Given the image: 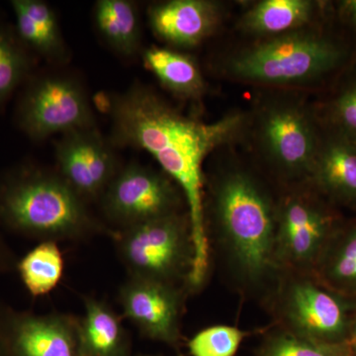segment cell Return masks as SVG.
<instances>
[{
	"mask_svg": "<svg viewBox=\"0 0 356 356\" xmlns=\"http://www.w3.org/2000/svg\"><path fill=\"white\" fill-rule=\"evenodd\" d=\"M110 118L108 139L115 147L143 149L161 165L184 193L191 218L194 264L189 289L197 294L211 273L209 247L203 216L204 168L219 147L236 145L245 111H233L214 122L185 114L143 83L103 98Z\"/></svg>",
	"mask_w": 356,
	"mask_h": 356,
	"instance_id": "cell-1",
	"label": "cell"
},
{
	"mask_svg": "<svg viewBox=\"0 0 356 356\" xmlns=\"http://www.w3.org/2000/svg\"><path fill=\"white\" fill-rule=\"evenodd\" d=\"M278 188L238 145L204 168L203 216L211 269L245 302L261 305L280 273L275 261Z\"/></svg>",
	"mask_w": 356,
	"mask_h": 356,
	"instance_id": "cell-2",
	"label": "cell"
},
{
	"mask_svg": "<svg viewBox=\"0 0 356 356\" xmlns=\"http://www.w3.org/2000/svg\"><path fill=\"white\" fill-rule=\"evenodd\" d=\"M356 58V42L321 21L270 38L245 40L215 60L218 76L261 89L322 91Z\"/></svg>",
	"mask_w": 356,
	"mask_h": 356,
	"instance_id": "cell-3",
	"label": "cell"
},
{
	"mask_svg": "<svg viewBox=\"0 0 356 356\" xmlns=\"http://www.w3.org/2000/svg\"><path fill=\"white\" fill-rule=\"evenodd\" d=\"M238 146L277 188L309 181L321 128L309 93L264 89L245 111Z\"/></svg>",
	"mask_w": 356,
	"mask_h": 356,
	"instance_id": "cell-4",
	"label": "cell"
},
{
	"mask_svg": "<svg viewBox=\"0 0 356 356\" xmlns=\"http://www.w3.org/2000/svg\"><path fill=\"white\" fill-rule=\"evenodd\" d=\"M0 227L40 243L83 240L106 231L56 170L32 163L0 173Z\"/></svg>",
	"mask_w": 356,
	"mask_h": 356,
	"instance_id": "cell-5",
	"label": "cell"
},
{
	"mask_svg": "<svg viewBox=\"0 0 356 356\" xmlns=\"http://www.w3.org/2000/svg\"><path fill=\"white\" fill-rule=\"evenodd\" d=\"M261 306L273 327L293 336L320 343H350L356 300L332 291L314 274L281 270Z\"/></svg>",
	"mask_w": 356,
	"mask_h": 356,
	"instance_id": "cell-6",
	"label": "cell"
},
{
	"mask_svg": "<svg viewBox=\"0 0 356 356\" xmlns=\"http://www.w3.org/2000/svg\"><path fill=\"white\" fill-rule=\"evenodd\" d=\"M346 217L309 181L278 188L275 233L278 268L314 274Z\"/></svg>",
	"mask_w": 356,
	"mask_h": 356,
	"instance_id": "cell-7",
	"label": "cell"
},
{
	"mask_svg": "<svg viewBox=\"0 0 356 356\" xmlns=\"http://www.w3.org/2000/svg\"><path fill=\"white\" fill-rule=\"evenodd\" d=\"M113 236L129 276L189 289L194 245L187 211L120 229Z\"/></svg>",
	"mask_w": 356,
	"mask_h": 356,
	"instance_id": "cell-8",
	"label": "cell"
},
{
	"mask_svg": "<svg viewBox=\"0 0 356 356\" xmlns=\"http://www.w3.org/2000/svg\"><path fill=\"white\" fill-rule=\"evenodd\" d=\"M14 123L35 143L96 127L95 113L83 81L63 70L34 72L19 90Z\"/></svg>",
	"mask_w": 356,
	"mask_h": 356,
	"instance_id": "cell-9",
	"label": "cell"
},
{
	"mask_svg": "<svg viewBox=\"0 0 356 356\" xmlns=\"http://www.w3.org/2000/svg\"><path fill=\"white\" fill-rule=\"evenodd\" d=\"M98 201L118 231L187 211L184 193L172 178L139 163L121 166Z\"/></svg>",
	"mask_w": 356,
	"mask_h": 356,
	"instance_id": "cell-10",
	"label": "cell"
},
{
	"mask_svg": "<svg viewBox=\"0 0 356 356\" xmlns=\"http://www.w3.org/2000/svg\"><path fill=\"white\" fill-rule=\"evenodd\" d=\"M188 288L129 276L119 288L123 317L143 336L177 348L182 341V318Z\"/></svg>",
	"mask_w": 356,
	"mask_h": 356,
	"instance_id": "cell-11",
	"label": "cell"
},
{
	"mask_svg": "<svg viewBox=\"0 0 356 356\" xmlns=\"http://www.w3.org/2000/svg\"><path fill=\"white\" fill-rule=\"evenodd\" d=\"M115 149L97 127L72 131L55 142V170L86 202L98 201L121 168Z\"/></svg>",
	"mask_w": 356,
	"mask_h": 356,
	"instance_id": "cell-12",
	"label": "cell"
},
{
	"mask_svg": "<svg viewBox=\"0 0 356 356\" xmlns=\"http://www.w3.org/2000/svg\"><path fill=\"white\" fill-rule=\"evenodd\" d=\"M0 341L14 356H81L79 318L0 306Z\"/></svg>",
	"mask_w": 356,
	"mask_h": 356,
	"instance_id": "cell-13",
	"label": "cell"
},
{
	"mask_svg": "<svg viewBox=\"0 0 356 356\" xmlns=\"http://www.w3.org/2000/svg\"><path fill=\"white\" fill-rule=\"evenodd\" d=\"M147 22L156 38L175 50L200 46L222 28L227 9L214 0H168L149 4Z\"/></svg>",
	"mask_w": 356,
	"mask_h": 356,
	"instance_id": "cell-14",
	"label": "cell"
},
{
	"mask_svg": "<svg viewBox=\"0 0 356 356\" xmlns=\"http://www.w3.org/2000/svg\"><path fill=\"white\" fill-rule=\"evenodd\" d=\"M321 128L309 182L339 209L356 215V142Z\"/></svg>",
	"mask_w": 356,
	"mask_h": 356,
	"instance_id": "cell-15",
	"label": "cell"
},
{
	"mask_svg": "<svg viewBox=\"0 0 356 356\" xmlns=\"http://www.w3.org/2000/svg\"><path fill=\"white\" fill-rule=\"evenodd\" d=\"M331 2L316 0H261L236 20V30L245 40L270 38L327 19Z\"/></svg>",
	"mask_w": 356,
	"mask_h": 356,
	"instance_id": "cell-16",
	"label": "cell"
},
{
	"mask_svg": "<svg viewBox=\"0 0 356 356\" xmlns=\"http://www.w3.org/2000/svg\"><path fill=\"white\" fill-rule=\"evenodd\" d=\"M10 6L16 34L33 55L60 67L69 62V47L51 4L43 0H13Z\"/></svg>",
	"mask_w": 356,
	"mask_h": 356,
	"instance_id": "cell-17",
	"label": "cell"
},
{
	"mask_svg": "<svg viewBox=\"0 0 356 356\" xmlns=\"http://www.w3.org/2000/svg\"><path fill=\"white\" fill-rule=\"evenodd\" d=\"M140 57L161 86L178 99L198 103L207 93L202 70L191 54L153 46L143 49Z\"/></svg>",
	"mask_w": 356,
	"mask_h": 356,
	"instance_id": "cell-18",
	"label": "cell"
},
{
	"mask_svg": "<svg viewBox=\"0 0 356 356\" xmlns=\"http://www.w3.org/2000/svg\"><path fill=\"white\" fill-rule=\"evenodd\" d=\"M79 318L81 356H126L127 337L120 316L102 300L83 298Z\"/></svg>",
	"mask_w": 356,
	"mask_h": 356,
	"instance_id": "cell-19",
	"label": "cell"
},
{
	"mask_svg": "<svg viewBox=\"0 0 356 356\" xmlns=\"http://www.w3.org/2000/svg\"><path fill=\"white\" fill-rule=\"evenodd\" d=\"M96 31L102 41L122 58L142 53L139 9L130 0H98L93 10Z\"/></svg>",
	"mask_w": 356,
	"mask_h": 356,
	"instance_id": "cell-20",
	"label": "cell"
},
{
	"mask_svg": "<svg viewBox=\"0 0 356 356\" xmlns=\"http://www.w3.org/2000/svg\"><path fill=\"white\" fill-rule=\"evenodd\" d=\"M314 275L337 294L356 300V215H350L321 257Z\"/></svg>",
	"mask_w": 356,
	"mask_h": 356,
	"instance_id": "cell-21",
	"label": "cell"
},
{
	"mask_svg": "<svg viewBox=\"0 0 356 356\" xmlns=\"http://www.w3.org/2000/svg\"><path fill=\"white\" fill-rule=\"evenodd\" d=\"M321 125L356 142V58L314 100Z\"/></svg>",
	"mask_w": 356,
	"mask_h": 356,
	"instance_id": "cell-22",
	"label": "cell"
},
{
	"mask_svg": "<svg viewBox=\"0 0 356 356\" xmlns=\"http://www.w3.org/2000/svg\"><path fill=\"white\" fill-rule=\"evenodd\" d=\"M36 58L14 27L0 22V108L34 74Z\"/></svg>",
	"mask_w": 356,
	"mask_h": 356,
	"instance_id": "cell-23",
	"label": "cell"
},
{
	"mask_svg": "<svg viewBox=\"0 0 356 356\" xmlns=\"http://www.w3.org/2000/svg\"><path fill=\"white\" fill-rule=\"evenodd\" d=\"M65 261L56 242H41L18 261L16 270L33 297L44 296L58 286Z\"/></svg>",
	"mask_w": 356,
	"mask_h": 356,
	"instance_id": "cell-24",
	"label": "cell"
},
{
	"mask_svg": "<svg viewBox=\"0 0 356 356\" xmlns=\"http://www.w3.org/2000/svg\"><path fill=\"white\" fill-rule=\"evenodd\" d=\"M254 356H355L350 343H327L293 336L266 325Z\"/></svg>",
	"mask_w": 356,
	"mask_h": 356,
	"instance_id": "cell-25",
	"label": "cell"
},
{
	"mask_svg": "<svg viewBox=\"0 0 356 356\" xmlns=\"http://www.w3.org/2000/svg\"><path fill=\"white\" fill-rule=\"evenodd\" d=\"M266 327L245 331L238 327L216 325L198 332L187 343L191 356H236L241 344L252 334H261Z\"/></svg>",
	"mask_w": 356,
	"mask_h": 356,
	"instance_id": "cell-26",
	"label": "cell"
},
{
	"mask_svg": "<svg viewBox=\"0 0 356 356\" xmlns=\"http://www.w3.org/2000/svg\"><path fill=\"white\" fill-rule=\"evenodd\" d=\"M334 22L356 42V0L331 2Z\"/></svg>",
	"mask_w": 356,
	"mask_h": 356,
	"instance_id": "cell-27",
	"label": "cell"
},
{
	"mask_svg": "<svg viewBox=\"0 0 356 356\" xmlns=\"http://www.w3.org/2000/svg\"><path fill=\"white\" fill-rule=\"evenodd\" d=\"M17 262V259H16L13 250L8 247L6 241L0 236V274L16 270Z\"/></svg>",
	"mask_w": 356,
	"mask_h": 356,
	"instance_id": "cell-28",
	"label": "cell"
},
{
	"mask_svg": "<svg viewBox=\"0 0 356 356\" xmlns=\"http://www.w3.org/2000/svg\"><path fill=\"white\" fill-rule=\"evenodd\" d=\"M350 343L356 344V313L353 318V325H351Z\"/></svg>",
	"mask_w": 356,
	"mask_h": 356,
	"instance_id": "cell-29",
	"label": "cell"
},
{
	"mask_svg": "<svg viewBox=\"0 0 356 356\" xmlns=\"http://www.w3.org/2000/svg\"><path fill=\"white\" fill-rule=\"evenodd\" d=\"M351 346H353V353H355V356H356V344H351Z\"/></svg>",
	"mask_w": 356,
	"mask_h": 356,
	"instance_id": "cell-30",
	"label": "cell"
}]
</instances>
